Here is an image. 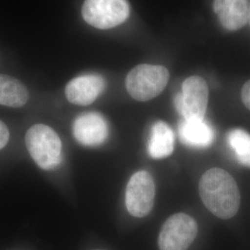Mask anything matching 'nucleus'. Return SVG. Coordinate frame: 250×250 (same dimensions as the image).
Returning <instances> with one entry per match:
<instances>
[{
	"label": "nucleus",
	"mask_w": 250,
	"mask_h": 250,
	"mask_svg": "<svg viewBox=\"0 0 250 250\" xmlns=\"http://www.w3.org/2000/svg\"><path fill=\"white\" fill-rule=\"evenodd\" d=\"M227 142L237 161L250 168V134L243 129H232L227 134Z\"/></svg>",
	"instance_id": "14"
},
{
	"label": "nucleus",
	"mask_w": 250,
	"mask_h": 250,
	"mask_svg": "<svg viewBox=\"0 0 250 250\" xmlns=\"http://www.w3.org/2000/svg\"><path fill=\"white\" fill-rule=\"evenodd\" d=\"M182 143L191 147L206 148L213 143L215 134L211 126L205 121L184 120L178 127Z\"/></svg>",
	"instance_id": "10"
},
{
	"label": "nucleus",
	"mask_w": 250,
	"mask_h": 250,
	"mask_svg": "<svg viewBox=\"0 0 250 250\" xmlns=\"http://www.w3.org/2000/svg\"><path fill=\"white\" fill-rule=\"evenodd\" d=\"M73 136L78 143L85 146H98L108 136L107 121L97 112H87L77 117L72 125Z\"/></svg>",
	"instance_id": "8"
},
{
	"label": "nucleus",
	"mask_w": 250,
	"mask_h": 250,
	"mask_svg": "<svg viewBox=\"0 0 250 250\" xmlns=\"http://www.w3.org/2000/svg\"><path fill=\"white\" fill-rule=\"evenodd\" d=\"M173 148L174 135L170 126L162 121L155 123L147 143L149 156L156 160L165 159L172 154Z\"/></svg>",
	"instance_id": "11"
},
{
	"label": "nucleus",
	"mask_w": 250,
	"mask_h": 250,
	"mask_svg": "<svg viewBox=\"0 0 250 250\" xmlns=\"http://www.w3.org/2000/svg\"><path fill=\"white\" fill-rule=\"evenodd\" d=\"M199 195L206 208L223 220L232 218L240 207V192L235 180L220 168H212L202 175Z\"/></svg>",
	"instance_id": "1"
},
{
	"label": "nucleus",
	"mask_w": 250,
	"mask_h": 250,
	"mask_svg": "<svg viewBox=\"0 0 250 250\" xmlns=\"http://www.w3.org/2000/svg\"><path fill=\"white\" fill-rule=\"evenodd\" d=\"M9 139V129L7 125L0 120V149H2L8 144Z\"/></svg>",
	"instance_id": "15"
},
{
	"label": "nucleus",
	"mask_w": 250,
	"mask_h": 250,
	"mask_svg": "<svg viewBox=\"0 0 250 250\" xmlns=\"http://www.w3.org/2000/svg\"><path fill=\"white\" fill-rule=\"evenodd\" d=\"M208 103V88L206 81L190 76L184 81L182 92L174 98V106L184 120L203 121Z\"/></svg>",
	"instance_id": "5"
},
{
	"label": "nucleus",
	"mask_w": 250,
	"mask_h": 250,
	"mask_svg": "<svg viewBox=\"0 0 250 250\" xmlns=\"http://www.w3.org/2000/svg\"><path fill=\"white\" fill-rule=\"evenodd\" d=\"M241 98L244 105L250 110V80L244 84L241 91Z\"/></svg>",
	"instance_id": "16"
},
{
	"label": "nucleus",
	"mask_w": 250,
	"mask_h": 250,
	"mask_svg": "<svg viewBox=\"0 0 250 250\" xmlns=\"http://www.w3.org/2000/svg\"><path fill=\"white\" fill-rule=\"evenodd\" d=\"M197 222L186 213H176L167 219L159 235L160 250H188L197 237Z\"/></svg>",
	"instance_id": "6"
},
{
	"label": "nucleus",
	"mask_w": 250,
	"mask_h": 250,
	"mask_svg": "<svg viewBox=\"0 0 250 250\" xmlns=\"http://www.w3.org/2000/svg\"><path fill=\"white\" fill-rule=\"evenodd\" d=\"M170 72L161 65L140 64L132 69L126 77V89L137 101H148L158 97L166 87Z\"/></svg>",
	"instance_id": "3"
},
{
	"label": "nucleus",
	"mask_w": 250,
	"mask_h": 250,
	"mask_svg": "<svg viewBox=\"0 0 250 250\" xmlns=\"http://www.w3.org/2000/svg\"><path fill=\"white\" fill-rule=\"evenodd\" d=\"M27 149L36 164L43 170L55 169L62 161V140L53 129L45 125H36L25 135Z\"/></svg>",
	"instance_id": "2"
},
{
	"label": "nucleus",
	"mask_w": 250,
	"mask_h": 250,
	"mask_svg": "<svg viewBox=\"0 0 250 250\" xmlns=\"http://www.w3.org/2000/svg\"><path fill=\"white\" fill-rule=\"evenodd\" d=\"M228 31H237L250 21V0H232L229 7L218 15Z\"/></svg>",
	"instance_id": "13"
},
{
	"label": "nucleus",
	"mask_w": 250,
	"mask_h": 250,
	"mask_svg": "<svg viewBox=\"0 0 250 250\" xmlns=\"http://www.w3.org/2000/svg\"><path fill=\"white\" fill-rule=\"evenodd\" d=\"M129 14L130 5L127 0H85L82 8L86 23L100 30L124 23Z\"/></svg>",
	"instance_id": "4"
},
{
	"label": "nucleus",
	"mask_w": 250,
	"mask_h": 250,
	"mask_svg": "<svg viewBox=\"0 0 250 250\" xmlns=\"http://www.w3.org/2000/svg\"><path fill=\"white\" fill-rule=\"evenodd\" d=\"M105 79L98 74H84L70 81L65 88L67 99L74 105L87 106L102 94Z\"/></svg>",
	"instance_id": "9"
},
{
	"label": "nucleus",
	"mask_w": 250,
	"mask_h": 250,
	"mask_svg": "<svg viewBox=\"0 0 250 250\" xmlns=\"http://www.w3.org/2000/svg\"><path fill=\"white\" fill-rule=\"evenodd\" d=\"M232 0H214L213 9L217 15H220L223 11L229 7Z\"/></svg>",
	"instance_id": "17"
},
{
	"label": "nucleus",
	"mask_w": 250,
	"mask_h": 250,
	"mask_svg": "<svg viewBox=\"0 0 250 250\" xmlns=\"http://www.w3.org/2000/svg\"></svg>",
	"instance_id": "18"
},
{
	"label": "nucleus",
	"mask_w": 250,
	"mask_h": 250,
	"mask_svg": "<svg viewBox=\"0 0 250 250\" xmlns=\"http://www.w3.org/2000/svg\"><path fill=\"white\" fill-rule=\"evenodd\" d=\"M29 99L25 85L20 81L0 74V105L10 107L24 106Z\"/></svg>",
	"instance_id": "12"
},
{
	"label": "nucleus",
	"mask_w": 250,
	"mask_h": 250,
	"mask_svg": "<svg viewBox=\"0 0 250 250\" xmlns=\"http://www.w3.org/2000/svg\"><path fill=\"white\" fill-rule=\"evenodd\" d=\"M156 196L155 182L146 170L134 173L129 180L125 192V205L130 214L144 218L151 212Z\"/></svg>",
	"instance_id": "7"
}]
</instances>
